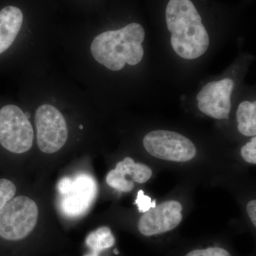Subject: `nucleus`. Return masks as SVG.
<instances>
[{
  "label": "nucleus",
  "mask_w": 256,
  "mask_h": 256,
  "mask_svg": "<svg viewBox=\"0 0 256 256\" xmlns=\"http://www.w3.org/2000/svg\"><path fill=\"white\" fill-rule=\"evenodd\" d=\"M166 22L172 34V46L180 57L195 60L208 50V32L191 0H170L166 6Z\"/></svg>",
  "instance_id": "1"
},
{
  "label": "nucleus",
  "mask_w": 256,
  "mask_h": 256,
  "mask_svg": "<svg viewBox=\"0 0 256 256\" xmlns=\"http://www.w3.org/2000/svg\"><path fill=\"white\" fill-rule=\"evenodd\" d=\"M146 32L140 24L102 32L92 40L90 52L96 62L112 72H118L126 64L136 66L144 56L142 46Z\"/></svg>",
  "instance_id": "2"
},
{
  "label": "nucleus",
  "mask_w": 256,
  "mask_h": 256,
  "mask_svg": "<svg viewBox=\"0 0 256 256\" xmlns=\"http://www.w3.org/2000/svg\"><path fill=\"white\" fill-rule=\"evenodd\" d=\"M38 216V207L31 198H13L0 210V237L10 242H24L34 230Z\"/></svg>",
  "instance_id": "3"
},
{
  "label": "nucleus",
  "mask_w": 256,
  "mask_h": 256,
  "mask_svg": "<svg viewBox=\"0 0 256 256\" xmlns=\"http://www.w3.org/2000/svg\"><path fill=\"white\" fill-rule=\"evenodd\" d=\"M34 130L18 106L6 105L0 110V144L11 152L22 154L31 149Z\"/></svg>",
  "instance_id": "4"
},
{
  "label": "nucleus",
  "mask_w": 256,
  "mask_h": 256,
  "mask_svg": "<svg viewBox=\"0 0 256 256\" xmlns=\"http://www.w3.org/2000/svg\"><path fill=\"white\" fill-rule=\"evenodd\" d=\"M143 144L152 156L168 161L184 162L196 154V146L190 139L173 131H152L144 138Z\"/></svg>",
  "instance_id": "5"
},
{
  "label": "nucleus",
  "mask_w": 256,
  "mask_h": 256,
  "mask_svg": "<svg viewBox=\"0 0 256 256\" xmlns=\"http://www.w3.org/2000/svg\"><path fill=\"white\" fill-rule=\"evenodd\" d=\"M37 144L40 150L52 154L60 150L68 139L66 122L60 110L50 104H43L35 114Z\"/></svg>",
  "instance_id": "6"
},
{
  "label": "nucleus",
  "mask_w": 256,
  "mask_h": 256,
  "mask_svg": "<svg viewBox=\"0 0 256 256\" xmlns=\"http://www.w3.org/2000/svg\"><path fill=\"white\" fill-rule=\"evenodd\" d=\"M180 202L168 201L146 212L138 222L140 233L146 237L161 235L174 230L182 220Z\"/></svg>",
  "instance_id": "7"
},
{
  "label": "nucleus",
  "mask_w": 256,
  "mask_h": 256,
  "mask_svg": "<svg viewBox=\"0 0 256 256\" xmlns=\"http://www.w3.org/2000/svg\"><path fill=\"white\" fill-rule=\"evenodd\" d=\"M234 82L230 78L208 82L197 95L198 108L213 118L228 119L230 112V96Z\"/></svg>",
  "instance_id": "8"
},
{
  "label": "nucleus",
  "mask_w": 256,
  "mask_h": 256,
  "mask_svg": "<svg viewBox=\"0 0 256 256\" xmlns=\"http://www.w3.org/2000/svg\"><path fill=\"white\" fill-rule=\"evenodd\" d=\"M97 192L95 180L87 174H80L73 180L72 188L63 195L62 208L70 216H76L86 212Z\"/></svg>",
  "instance_id": "9"
},
{
  "label": "nucleus",
  "mask_w": 256,
  "mask_h": 256,
  "mask_svg": "<svg viewBox=\"0 0 256 256\" xmlns=\"http://www.w3.org/2000/svg\"><path fill=\"white\" fill-rule=\"evenodd\" d=\"M23 20L22 12L16 6H6L0 11V54L13 44Z\"/></svg>",
  "instance_id": "10"
},
{
  "label": "nucleus",
  "mask_w": 256,
  "mask_h": 256,
  "mask_svg": "<svg viewBox=\"0 0 256 256\" xmlns=\"http://www.w3.org/2000/svg\"><path fill=\"white\" fill-rule=\"evenodd\" d=\"M116 237L111 229L102 226L88 234L85 240L86 252L82 256H104L114 248Z\"/></svg>",
  "instance_id": "11"
},
{
  "label": "nucleus",
  "mask_w": 256,
  "mask_h": 256,
  "mask_svg": "<svg viewBox=\"0 0 256 256\" xmlns=\"http://www.w3.org/2000/svg\"><path fill=\"white\" fill-rule=\"evenodd\" d=\"M236 119L239 132L245 136H256V102H240L236 112Z\"/></svg>",
  "instance_id": "12"
},
{
  "label": "nucleus",
  "mask_w": 256,
  "mask_h": 256,
  "mask_svg": "<svg viewBox=\"0 0 256 256\" xmlns=\"http://www.w3.org/2000/svg\"><path fill=\"white\" fill-rule=\"evenodd\" d=\"M116 169L121 174L129 175L136 182L142 184L148 182L152 175V171L149 166L141 163H136L130 158H124V161L116 164Z\"/></svg>",
  "instance_id": "13"
},
{
  "label": "nucleus",
  "mask_w": 256,
  "mask_h": 256,
  "mask_svg": "<svg viewBox=\"0 0 256 256\" xmlns=\"http://www.w3.org/2000/svg\"><path fill=\"white\" fill-rule=\"evenodd\" d=\"M106 182L111 188L124 192L132 191L134 186L132 181L126 180V176L116 169L111 170L108 174Z\"/></svg>",
  "instance_id": "14"
},
{
  "label": "nucleus",
  "mask_w": 256,
  "mask_h": 256,
  "mask_svg": "<svg viewBox=\"0 0 256 256\" xmlns=\"http://www.w3.org/2000/svg\"><path fill=\"white\" fill-rule=\"evenodd\" d=\"M16 186L10 180H0V210L14 198L16 194Z\"/></svg>",
  "instance_id": "15"
},
{
  "label": "nucleus",
  "mask_w": 256,
  "mask_h": 256,
  "mask_svg": "<svg viewBox=\"0 0 256 256\" xmlns=\"http://www.w3.org/2000/svg\"><path fill=\"white\" fill-rule=\"evenodd\" d=\"M185 256H232L224 248L220 246H210L205 248H197L192 250Z\"/></svg>",
  "instance_id": "16"
},
{
  "label": "nucleus",
  "mask_w": 256,
  "mask_h": 256,
  "mask_svg": "<svg viewBox=\"0 0 256 256\" xmlns=\"http://www.w3.org/2000/svg\"><path fill=\"white\" fill-rule=\"evenodd\" d=\"M136 204H137L138 210L140 213H146L150 208H156V200H152L150 197L144 194L142 190H140L138 193L137 198H136Z\"/></svg>",
  "instance_id": "17"
},
{
  "label": "nucleus",
  "mask_w": 256,
  "mask_h": 256,
  "mask_svg": "<svg viewBox=\"0 0 256 256\" xmlns=\"http://www.w3.org/2000/svg\"><path fill=\"white\" fill-rule=\"evenodd\" d=\"M242 156L247 162L256 164V138L255 136L252 138L250 142L242 146Z\"/></svg>",
  "instance_id": "18"
},
{
  "label": "nucleus",
  "mask_w": 256,
  "mask_h": 256,
  "mask_svg": "<svg viewBox=\"0 0 256 256\" xmlns=\"http://www.w3.org/2000/svg\"><path fill=\"white\" fill-rule=\"evenodd\" d=\"M73 180L70 178H64L60 180L58 184V191L60 194L65 195L72 188Z\"/></svg>",
  "instance_id": "19"
},
{
  "label": "nucleus",
  "mask_w": 256,
  "mask_h": 256,
  "mask_svg": "<svg viewBox=\"0 0 256 256\" xmlns=\"http://www.w3.org/2000/svg\"><path fill=\"white\" fill-rule=\"evenodd\" d=\"M247 212L254 225L256 226V200H252L247 205Z\"/></svg>",
  "instance_id": "20"
},
{
  "label": "nucleus",
  "mask_w": 256,
  "mask_h": 256,
  "mask_svg": "<svg viewBox=\"0 0 256 256\" xmlns=\"http://www.w3.org/2000/svg\"><path fill=\"white\" fill-rule=\"evenodd\" d=\"M79 128H80V129H82V128H84V127H82V126H79Z\"/></svg>",
  "instance_id": "21"
}]
</instances>
